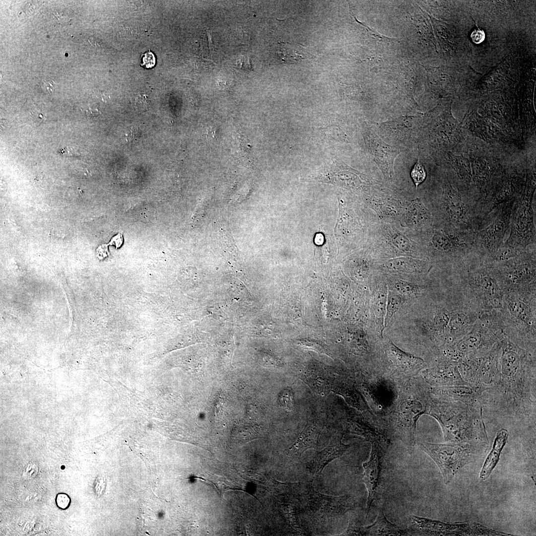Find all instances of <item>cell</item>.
<instances>
[{"label": "cell", "instance_id": "obj_7", "mask_svg": "<svg viewBox=\"0 0 536 536\" xmlns=\"http://www.w3.org/2000/svg\"><path fill=\"white\" fill-rule=\"evenodd\" d=\"M516 199L504 202L493 208L474 231V243L480 263H488L503 245L509 232Z\"/></svg>", "mask_w": 536, "mask_h": 536}, {"label": "cell", "instance_id": "obj_23", "mask_svg": "<svg viewBox=\"0 0 536 536\" xmlns=\"http://www.w3.org/2000/svg\"><path fill=\"white\" fill-rule=\"evenodd\" d=\"M321 428L322 425L317 419L309 420L298 439L292 446L291 451L295 454H300L305 450L315 445Z\"/></svg>", "mask_w": 536, "mask_h": 536}, {"label": "cell", "instance_id": "obj_21", "mask_svg": "<svg viewBox=\"0 0 536 536\" xmlns=\"http://www.w3.org/2000/svg\"><path fill=\"white\" fill-rule=\"evenodd\" d=\"M385 267L391 271L404 273H425L432 268L431 264L427 260L403 257L389 260L385 263Z\"/></svg>", "mask_w": 536, "mask_h": 536}, {"label": "cell", "instance_id": "obj_2", "mask_svg": "<svg viewBox=\"0 0 536 536\" xmlns=\"http://www.w3.org/2000/svg\"><path fill=\"white\" fill-rule=\"evenodd\" d=\"M480 403L467 404L431 397L427 414L440 424L446 442L488 444Z\"/></svg>", "mask_w": 536, "mask_h": 536}, {"label": "cell", "instance_id": "obj_27", "mask_svg": "<svg viewBox=\"0 0 536 536\" xmlns=\"http://www.w3.org/2000/svg\"><path fill=\"white\" fill-rule=\"evenodd\" d=\"M402 297L397 294L390 293L386 304V311L384 319V327L389 324L394 315L399 310L402 304Z\"/></svg>", "mask_w": 536, "mask_h": 536}, {"label": "cell", "instance_id": "obj_22", "mask_svg": "<svg viewBox=\"0 0 536 536\" xmlns=\"http://www.w3.org/2000/svg\"><path fill=\"white\" fill-rule=\"evenodd\" d=\"M360 534L368 536H404L407 533L390 522L380 508L375 522L360 529Z\"/></svg>", "mask_w": 536, "mask_h": 536}, {"label": "cell", "instance_id": "obj_28", "mask_svg": "<svg viewBox=\"0 0 536 536\" xmlns=\"http://www.w3.org/2000/svg\"><path fill=\"white\" fill-rule=\"evenodd\" d=\"M395 288L401 294L407 296H415L420 290L418 285L403 280L398 281Z\"/></svg>", "mask_w": 536, "mask_h": 536}, {"label": "cell", "instance_id": "obj_12", "mask_svg": "<svg viewBox=\"0 0 536 536\" xmlns=\"http://www.w3.org/2000/svg\"><path fill=\"white\" fill-rule=\"evenodd\" d=\"M533 192L529 190L517 198L511 217L509 234L503 243L521 251L536 246L535 206Z\"/></svg>", "mask_w": 536, "mask_h": 536}, {"label": "cell", "instance_id": "obj_29", "mask_svg": "<svg viewBox=\"0 0 536 536\" xmlns=\"http://www.w3.org/2000/svg\"><path fill=\"white\" fill-rule=\"evenodd\" d=\"M426 172L423 165L418 159L414 165L411 172V177L415 185L416 188L418 186L424 182L426 179Z\"/></svg>", "mask_w": 536, "mask_h": 536}, {"label": "cell", "instance_id": "obj_20", "mask_svg": "<svg viewBox=\"0 0 536 536\" xmlns=\"http://www.w3.org/2000/svg\"><path fill=\"white\" fill-rule=\"evenodd\" d=\"M407 223L419 229H428L433 223V217L431 211L419 199L411 201L406 212Z\"/></svg>", "mask_w": 536, "mask_h": 536}, {"label": "cell", "instance_id": "obj_40", "mask_svg": "<svg viewBox=\"0 0 536 536\" xmlns=\"http://www.w3.org/2000/svg\"><path fill=\"white\" fill-rule=\"evenodd\" d=\"M87 114L89 116H96L101 114V112L97 109H93L89 108L86 111Z\"/></svg>", "mask_w": 536, "mask_h": 536}, {"label": "cell", "instance_id": "obj_37", "mask_svg": "<svg viewBox=\"0 0 536 536\" xmlns=\"http://www.w3.org/2000/svg\"><path fill=\"white\" fill-rule=\"evenodd\" d=\"M54 17L56 20L60 23H64L69 21V18L66 15L63 13H60L58 12L54 13Z\"/></svg>", "mask_w": 536, "mask_h": 536}, {"label": "cell", "instance_id": "obj_3", "mask_svg": "<svg viewBox=\"0 0 536 536\" xmlns=\"http://www.w3.org/2000/svg\"><path fill=\"white\" fill-rule=\"evenodd\" d=\"M457 289L479 313L502 308L505 292L495 269L477 262L454 272Z\"/></svg>", "mask_w": 536, "mask_h": 536}, {"label": "cell", "instance_id": "obj_5", "mask_svg": "<svg viewBox=\"0 0 536 536\" xmlns=\"http://www.w3.org/2000/svg\"><path fill=\"white\" fill-rule=\"evenodd\" d=\"M505 335V326L499 311L480 313L471 329L442 349L443 355L458 361L463 357L486 352Z\"/></svg>", "mask_w": 536, "mask_h": 536}, {"label": "cell", "instance_id": "obj_32", "mask_svg": "<svg viewBox=\"0 0 536 536\" xmlns=\"http://www.w3.org/2000/svg\"><path fill=\"white\" fill-rule=\"evenodd\" d=\"M281 403L283 407L289 411L293 409V398L290 390H286L280 396Z\"/></svg>", "mask_w": 536, "mask_h": 536}, {"label": "cell", "instance_id": "obj_35", "mask_svg": "<svg viewBox=\"0 0 536 536\" xmlns=\"http://www.w3.org/2000/svg\"><path fill=\"white\" fill-rule=\"evenodd\" d=\"M143 63L141 66H144L146 68H151L155 65L156 60L154 55L150 50L144 53L142 56Z\"/></svg>", "mask_w": 536, "mask_h": 536}, {"label": "cell", "instance_id": "obj_18", "mask_svg": "<svg viewBox=\"0 0 536 536\" xmlns=\"http://www.w3.org/2000/svg\"><path fill=\"white\" fill-rule=\"evenodd\" d=\"M429 391L435 398L445 401L460 402L467 404L480 403L484 390L470 385L431 387Z\"/></svg>", "mask_w": 536, "mask_h": 536}, {"label": "cell", "instance_id": "obj_19", "mask_svg": "<svg viewBox=\"0 0 536 536\" xmlns=\"http://www.w3.org/2000/svg\"><path fill=\"white\" fill-rule=\"evenodd\" d=\"M509 435L508 430L505 428L501 429L496 433L491 450L488 453L479 473V478L482 480L487 479L498 464Z\"/></svg>", "mask_w": 536, "mask_h": 536}, {"label": "cell", "instance_id": "obj_14", "mask_svg": "<svg viewBox=\"0 0 536 536\" xmlns=\"http://www.w3.org/2000/svg\"><path fill=\"white\" fill-rule=\"evenodd\" d=\"M366 145L384 175L390 180L394 174V162L400 151L383 141L367 129L363 134Z\"/></svg>", "mask_w": 536, "mask_h": 536}, {"label": "cell", "instance_id": "obj_26", "mask_svg": "<svg viewBox=\"0 0 536 536\" xmlns=\"http://www.w3.org/2000/svg\"><path fill=\"white\" fill-rule=\"evenodd\" d=\"M387 300L385 288H381L376 292L374 298V312L378 325L380 326L381 333H383L384 327Z\"/></svg>", "mask_w": 536, "mask_h": 536}, {"label": "cell", "instance_id": "obj_39", "mask_svg": "<svg viewBox=\"0 0 536 536\" xmlns=\"http://www.w3.org/2000/svg\"><path fill=\"white\" fill-rule=\"evenodd\" d=\"M238 63H240L239 66H240L242 68L246 69V65L249 66V64H248V60L246 59V57L243 56L239 60Z\"/></svg>", "mask_w": 536, "mask_h": 536}, {"label": "cell", "instance_id": "obj_1", "mask_svg": "<svg viewBox=\"0 0 536 536\" xmlns=\"http://www.w3.org/2000/svg\"><path fill=\"white\" fill-rule=\"evenodd\" d=\"M500 342V381L483 394L481 403L490 405L500 415L535 419L536 349L506 335Z\"/></svg>", "mask_w": 536, "mask_h": 536}, {"label": "cell", "instance_id": "obj_8", "mask_svg": "<svg viewBox=\"0 0 536 536\" xmlns=\"http://www.w3.org/2000/svg\"><path fill=\"white\" fill-rule=\"evenodd\" d=\"M404 387L400 393L398 406L394 411V425L401 437L409 445L415 441L416 423L418 418L426 414L432 397L429 386L423 380H415Z\"/></svg>", "mask_w": 536, "mask_h": 536}, {"label": "cell", "instance_id": "obj_9", "mask_svg": "<svg viewBox=\"0 0 536 536\" xmlns=\"http://www.w3.org/2000/svg\"><path fill=\"white\" fill-rule=\"evenodd\" d=\"M488 444L457 441L445 443L421 442L419 448L436 463L441 472L446 484H449L456 473L471 461L475 455L487 448Z\"/></svg>", "mask_w": 536, "mask_h": 536}, {"label": "cell", "instance_id": "obj_25", "mask_svg": "<svg viewBox=\"0 0 536 536\" xmlns=\"http://www.w3.org/2000/svg\"><path fill=\"white\" fill-rule=\"evenodd\" d=\"M350 431L363 437L372 443H379L389 447L390 440L375 427L367 424L353 421L349 423Z\"/></svg>", "mask_w": 536, "mask_h": 536}, {"label": "cell", "instance_id": "obj_4", "mask_svg": "<svg viewBox=\"0 0 536 536\" xmlns=\"http://www.w3.org/2000/svg\"><path fill=\"white\" fill-rule=\"evenodd\" d=\"M499 311L507 335L536 346V289L506 291Z\"/></svg>", "mask_w": 536, "mask_h": 536}, {"label": "cell", "instance_id": "obj_38", "mask_svg": "<svg viewBox=\"0 0 536 536\" xmlns=\"http://www.w3.org/2000/svg\"><path fill=\"white\" fill-rule=\"evenodd\" d=\"M42 87L46 92L52 93L54 91L55 82L52 80L45 81Z\"/></svg>", "mask_w": 536, "mask_h": 536}, {"label": "cell", "instance_id": "obj_11", "mask_svg": "<svg viewBox=\"0 0 536 536\" xmlns=\"http://www.w3.org/2000/svg\"><path fill=\"white\" fill-rule=\"evenodd\" d=\"M536 258L532 246L508 260L487 265L495 269L505 292L536 289Z\"/></svg>", "mask_w": 536, "mask_h": 536}, {"label": "cell", "instance_id": "obj_30", "mask_svg": "<svg viewBox=\"0 0 536 536\" xmlns=\"http://www.w3.org/2000/svg\"><path fill=\"white\" fill-rule=\"evenodd\" d=\"M392 242L397 249L402 252H406L410 248L409 240L401 233L394 234L392 238Z\"/></svg>", "mask_w": 536, "mask_h": 536}, {"label": "cell", "instance_id": "obj_31", "mask_svg": "<svg viewBox=\"0 0 536 536\" xmlns=\"http://www.w3.org/2000/svg\"><path fill=\"white\" fill-rule=\"evenodd\" d=\"M382 212L386 215L394 216L400 210V205L395 201H387L380 205Z\"/></svg>", "mask_w": 536, "mask_h": 536}, {"label": "cell", "instance_id": "obj_15", "mask_svg": "<svg viewBox=\"0 0 536 536\" xmlns=\"http://www.w3.org/2000/svg\"><path fill=\"white\" fill-rule=\"evenodd\" d=\"M413 524L422 533L430 535H479L480 525L476 523L449 524L412 516Z\"/></svg>", "mask_w": 536, "mask_h": 536}, {"label": "cell", "instance_id": "obj_34", "mask_svg": "<svg viewBox=\"0 0 536 536\" xmlns=\"http://www.w3.org/2000/svg\"><path fill=\"white\" fill-rule=\"evenodd\" d=\"M149 102L145 95H139L135 99V107L138 112H143L148 109Z\"/></svg>", "mask_w": 536, "mask_h": 536}, {"label": "cell", "instance_id": "obj_33", "mask_svg": "<svg viewBox=\"0 0 536 536\" xmlns=\"http://www.w3.org/2000/svg\"><path fill=\"white\" fill-rule=\"evenodd\" d=\"M55 501L58 508L66 510L69 506L71 499L67 494L60 493L56 495Z\"/></svg>", "mask_w": 536, "mask_h": 536}, {"label": "cell", "instance_id": "obj_36", "mask_svg": "<svg viewBox=\"0 0 536 536\" xmlns=\"http://www.w3.org/2000/svg\"><path fill=\"white\" fill-rule=\"evenodd\" d=\"M471 38L474 43L476 44L480 43L485 38L484 32L483 30L475 29L472 32Z\"/></svg>", "mask_w": 536, "mask_h": 536}, {"label": "cell", "instance_id": "obj_6", "mask_svg": "<svg viewBox=\"0 0 536 536\" xmlns=\"http://www.w3.org/2000/svg\"><path fill=\"white\" fill-rule=\"evenodd\" d=\"M428 236L432 251L446 259L454 272L479 262L474 243V232L443 224Z\"/></svg>", "mask_w": 536, "mask_h": 536}, {"label": "cell", "instance_id": "obj_17", "mask_svg": "<svg viewBox=\"0 0 536 536\" xmlns=\"http://www.w3.org/2000/svg\"><path fill=\"white\" fill-rule=\"evenodd\" d=\"M387 354L392 374L396 376H413L425 366L423 359L403 351L391 341L388 343Z\"/></svg>", "mask_w": 536, "mask_h": 536}, {"label": "cell", "instance_id": "obj_13", "mask_svg": "<svg viewBox=\"0 0 536 536\" xmlns=\"http://www.w3.org/2000/svg\"><path fill=\"white\" fill-rule=\"evenodd\" d=\"M422 377L431 387L469 385L462 377L458 362L443 355L422 371Z\"/></svg>", "mask_w": 536, "mask_h": 536}, {"label": "cell", "instance_id": "obj_10", "mask_svg": "<svg viewBox=\"0 0 536 536\" xmlns=\"http://www.w3.org/2000/svg\"><path fill=\"white\" fill-rule=\"evenodd\" d=\"M500 354L499 341L486 352L463 357L458 361L462 378L469 385L478 387L484 392L494 389L500 381Z\"/></svg>", "mask_w": 536, "mask_h": 536}, {"label": "cell", "instance_id": "obj_24", "mask_svg": "<svg viewBox=\"0 0 536 536\" xmlns=\"http://www.w3.org/2000/svg\"><path fill=\"white\" fill-rule=\"evenodd\" d=\"M276 54L281 63L295 64L307 58L306 51L301 45L290 43H279Z\"/></svg>", "mask_w": 536, "mask_h": 536}, {"label": "cell", "instance_id": "obj_16", "mask_svg": "<svg viewBox=\"0 0 536 536\" xmlns=\"http://www.w3.org/2000/svg\"><path fill=\"white\" fill-rule=\"evenodd\" d=\"M388 447L379 443H372L369 459L363 465L364 470L363 481L368 491V512L376 494L380 479L383 460Z\"/></svg>", "mask_w": 536, "mask_h": 536}]
</instances>
